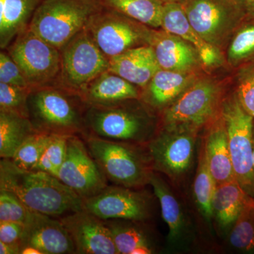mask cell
Returning a JSON list of instances; mask_svg holds the SVG:
<instances>
[{"mask_svg":"<svg viewBox=\"0 0 254 254\" xmlns=\"http://www.w3.org/2000/svg\"><path fill=\"white\" fill-rule=\"evenodd\" d=\"M0 190L14 193L31 211L62 217L83 210V198L58 177L18 168L10 159L0 162Z\"/></svg>","mask_w":254,"mask_h":254,"instance_id":"6da1fadb","label":"cell"},{"mask_svg":"<svg viewBox=\"0 0 254 254\" xmlns=\"http://www.w3.org/2000/svg\"><path fill=\"white\" fill-rule=\"evenodd\" d=\"M140 99L115 104L87 105L85 133L131 144L148 143L156 134V119Z\"/></svg>","mask_w":254,"mask_h":254,"instance_id":"7a4b0ae2","label":"cell"},{"mask_svg":"<svg viewBox=\"0 0 254 254\" xmlns=\"http://www.w3.org/2000/svg\"><path fill=\"white\" fill-rule=\"evenodd\" d=\"M86 107L81 95L61 87L36 88L28 96V119L38 132L84 134Z\"/></svg>","mask_w":254,"mask_h":254,"instance_id":"3957f363","label":"cell"},{"mask_svg":"<svg viewBox=\"0 0 254 254\" xmlns=\"http://www.w3.org/2000/svg\"><path fill=\"white\" fill-rule=\"evenodd\" d=\"M226 94V82L205 73L160 113V128L200 131L220 115Z\"/></svg>","mask_w":254,"mask_h":254,"instance_id":"277c9868","label":"cell"},{"mask_svg":"<svg viewBox=\"0 0 254 254\" xmlns=\"http://www.w3.org/2000/svg\"><path fill=\"white\" fill-rule=\"evenodd\" d=\"M85 143L105 176L115 185L136 189L149 184L154 173L149 155L145 156L131 143L90 135L85 136Z\"/></svg>","mask_w":254,"mask_h":254,"instance_id":"5b68a950","label":"cell"},{"mask_svg":"<svg viewBox=\"0 0 254 254\" xmlns=\"http://www.w3.org/2000/svg\"><path fill=\"white\" fill-rule=\"evenodd\" d=\"M103 7L100 0H43L29 28L60 50Z\"/></svg>","mask_w":254,"mask_h":254,"instance_id":"8992f818","label":"cell"},{"mask_svg":"<svg viewBox=\"0 0 254 254\" xmlns=\"http://www.w3.org/2000/svg\"><path fill=\"white\" fill-rule=\"evenodd\" d=\"M4 50L17 64L31 89L59 87L60 50L36 34L29 26Z\"/></svg>","mask_w":254,"mask_h":254,"instance_id":"52a82bcc","label":"cell"},{"mask_svg":"<svg viewBox=\"0 0 254 254\" xmlns=\"http://www.w3.org/2000/svg\"><path fill=\"white\" fill-rule=\"evenodd\" d=\"M221 115L235 178L247 195L254 198V118L244 109L234 90L225 95Z\"/></svg>","mask_w":254,"mask_h":254,"instance_id":"ba28073f","label":"cell"},{"mask_svg":"<svg viewBox=\"0 0 254 254\" xmlns=\"http://www.w3.org/2000/svg\"><path fill=\"white\" fill-rule=\"evenodd\" d=\"M61 72L59 87L81 95L86 87L109 70L110 59L86 28L60 48Z\"/></svg>","mask_w":254,"mask_h":254,"instance_id":"9c48e42d","label":"cell"},{"mask_svg":"<svg viewBox=\"0 0 254 254\" xmlns=\"http://www.w3.org/2000/svg\"><path fill=\"white\" fill-rule=\"evenodd\" d=\"M182 5L190 25L223 55L234 33L247 19L235 0H187Z\"/></svg>","mask_w":254,"mask_h":254,"instance_id":"30bf717a","label":"cell"},{"mask_svg":"<svg viewBox=\"0 0 254 254\" xmlns=\"http://www.w3.org/2000/svg\"><path fill=\"white\" fill-rule=\"evenodd\" d=\"M85 28L109 59L131 48L149 46L153 30L105 6L92 16Z\"/></svg>","mask_w":254,"mask_h":254,"instance_id":"8fae6325","label":"cell"},{"mask_svg":"<svg viewBox=\"0 0 254 254\" xmlns=\"http://www.w3.org/2000/svg\"><path fill=\"white\" fill-rule=\"evenodd\" d=\"M199 131L190 128H160L148 144L153 170L173 180L182 178L191 168Z\"/></svg>","mask_w":254,"mask_h":254,"instance_id":"7c38bea8","label":"cell"},{"mask_svg":"<svg viewBox=\"0 0 254 254\" xmlns=\"http://www.w3.org/2000/svg\"><path fill=\"white\" fill-rule=\"evenodd\" d=\"M57 177L83 200L108 187L106 177L76 135L68 136L66 156Z\"/></svg>","mask_w":254,"mask_h":254,"instance_id":"4fadbf2b","label":"cell"},{"mask_svg":"<svg viewBox=\"0 0 254 254\" xmlns=\"http://www.w3.org/2000/svg\"><path fill=\"white\" fill-rule=\"evenodd\" d=\"M83 210L103 220L144 221L150 218L149 197L143 192L122 186L107 187L83 200Z\"/></svg>","mask_w":254,"mask_h":254,"instance_id":"5bb4252c","label":"cell"},{"mask_svg":"<svg viewBox=\"0 0 254 254\" xmlns=\"http://www.w3.org/2000/svg\"><path fill=\"white\" fill-rule=\"evenodd\" d=\"M60 219L72 240L76 254H118L105 220L83 209Z\"/></svg>","mask_w":254,"mask_h":254,"instance_id":"9a60e30c","label":"cell"},{"mask_svg":"<svg viewBox=\"0 0 254 254\" xmlns=\"http://www.w3.org/2000/svg\"><path fill=\"white\" fill-rule=\"evenodd\" d=\"M21 247H33L43 254L76 253L69 234L60 219L30 212L20 240Z\"/></svg>","mask_w":254,"mask_h":254,"instance_id":"2e32d148","label":"cell"},{"mask_svg":"<svg viewBox=\"0 0 254 254\" xmlns=\"http://www.w3.org/2000/svg\"><path fill=\"white\" fill-rule=\"evenodd\" d=\"M149 46L162 69L182 72L205 71L198 52L176 35L162 28H153Z\"/></svg>","mask_w":254,"mask_h":254,"instance_id":"e0dca14e","label":"cell"},{"mask_svg":"<svg viewBox=\"0 0 254 254\" xmlns=\"http://www.w3.org/2000/svg\"><path fill=\"white\" fill-rule=\"evenodd\" d=\"M161 28L180 37L193 46L198 52L203 68L207 72L226 64L224 55L207 43L190 25L181 4L164 3Z\"/></svg>","mask_w":254,"mask_h":254,"instance_id":"ac0fdd59","label":"cell"},{"mask_svg":"<svg viewBox=\"0 0 254 254\" xmlns=\"http://www.w3.org/2000/svg\"><path fill=\"white\" fill-rule=\"evenodd\" d=\"M207 71H170L160 68L142 89L141 100L153 111L161 113Z\"/></svg>","mask_w":254,"mask_h":254,"instance_id":"d6986e66","label":"cell"},{"mask_svg":"<svg viewBox=\"0 0 254 254\" xmlns=\"http://www.w3.org/2000/svg\"><path fill=\"white\" fill-rule=\"evenodd\" d=\"M201 149L216 185L236 180L232 166L226 127L221 113L205 127Z\"/></svg>","mask_w":254,"mask_h":254,"instance_id":"ffe728a7","label":"cell"},{"mask_svg":"<svg viewBox=\"0 0 254 254\" xmlns=\"http://www.w3.org/2000/svg\"><path fill=\"white\" fill-rule=\"evenodd\" d=\"M153 48H131L110 59L109 71L143 89L160 69Z\"/></svg>","mask_w":254,"mask_h":254,"instance_id":"44dd1931","label":"cell"},{"mask_svg":"<svg viewBox=\"0 0 254 254\" xmlns=\"http://www.w3.org/2000/svg\"><path fill=\"white\" fill-rule=\"evenodd\" d=\"M141 92L139 87L108 70L93 80L81 97L86 105H106L141 99Z\"/></svg>","mask_w":254,"mask_h":254,"instance_id":"7402d4cb","label":"cell"},{"mask_svg":"<svg viewBox=\"0 0 254 254\" xmlns=\"http://www.w3.org/2000/svg\"><path fill=\"white\" fill-rule=\"evenodd\" d=\"M252 197L237 180L217 185L212 201L213 218L224 233H229Z\"/></svg>","mask_w":254,"mask_h":254,"instance_id":"603a6c76","label":"cell"},{"mask_svg":"<svg viewBox=\"0 0 254 254\" xmlns=\"http://www.w3.org/2000/svg\"><path fill=\"white\" fill-rule=\"evenodd\" d=\"M43 0H0V48L4 50L29 26Z\"/></svg>","mask_w":254,"mask_h":254,"instance_id":"cb8c5ba5","label":"cell"},{"mask_svg":"<svg viewBox=\"0 0 254 254\" xmlns=\"http://www.w3.org/2000/svg\"><path fill=\"white\" fill-rule=\"evenodd\" d=\"M149 185L158 198L162 216L168 226V242L173 245L179 243L185 237L187 230L186 218L181 205L166 182L158 175L153 173Z\"/></svg>","mask_w":254,"mask_h":254,"instance_id":"d4e9b609","label":"cell"},{"mask_svg":"<svg viewBox=\"0 0 254 254\" xmlns=\"http://www.w3.org/2000/svg\"><path fill=\"white\" fill-rule=\"evenodd\" d=\"M36 132L26 117L0 110V157L12 158L20 146Z\"/></svg>","mask_w":254,"mask_h":254,"instance_id":"484cf974","label":"cell"},{"mask_svg":"<svg viewBox=\"0 0 254 254\" xmlns=\"http://www.w3.org/2000/svg\"><path fill=\"white\" fill-rule=\"evenodd\" d=\"M105 7L115 10L152 28H161L162 0H100Z\"/></svg>","mask_w":254,"mask_h":254,"instance_id":"4316f807","label":"cell"},{"mask_svg":"<svg viewBox=\"0 0 254 254\" xmlns=\"http://www.w3.org/2000/svg\"><path fill=\"white\" fill-rule=\"evenodd\" d=\"M225 63L233 70L254 61V18H247L232 36L225 54Z\"/></svg>","mask_w":254,"mask_h":254,"instance_id":"83f0119b","label":"cell"},{"mask_svg":"<svg viewBox=\"0 0 254 254\" xmlns=\"http://www.w3.org/2000/svg\"><path fill=\"white\" fill-rule=\"evenodd\" d=\"M105 221L111 231L118 254H131L138 247H153L148 235L134 224L136 222L125 220Z\"/></svg>","mask_w":254,"mask_h":254,"instance_id":"f1b7e54d","label":"cell"},{"mask_svg":"<svg viewBox=\"0 0 254 254\" xmlns=\"http://www.w3.org/2000/svg\"><path fill=\"white\" fill-rule=\"evenodd\" d=\"M216 187V182L205 161L204 153L203 150L200 149L198 168L193 182V195L197 208L205 220L209 222L213 218L212 201Z\"/></svg>","mask_w":254,"mask_h":254,"instance_id":"f546056e","label":"cell"},{"mask_svg":"<svg viewBox=\"0 0 254 254\" xmlns=\"http://www.w3.org/2000/svg\"><path fill=\"white\" fill-rule=\"evenodd\" d=\"M229 245L237 252L254 254V198H251L228 233Z\"/></svg>","mask_w":254,"mask_h":254,"instance_id":"4dcf8cb0","label":"cell"},{"mask_svg":"<svg viewBox=\"0 0 254 254\" xmlns=\"http://www.w3.org/2000/svg\"><path fill=\"white\" fill-rule=\"evenodd\" d=\"M53 134L36 132L20 146L10 160L18 168L31 170L40 160L49 144Z\"/></svg>","mask_w":254,"mask_h":254,"instance_id":"1f68e13d","label":"cell"},{"mask_svg":"<svg viewBox=\"0 0 254 254\" xmlns=\"http://www.w3.org/2000/svg\"><path fill=\"white\" fill-rule=\"evenodd\" d=\"M234 82L240 104L254 118V61L235 70Z\"/></svg>","mask_w":254,"mask_h":254,"instance_id":"d6a6232c","label":"cell"},{"mask_svg":"<svg viewBox=\"0 0 254 254\" xmlns=\"http://www.w3.org/2000/svg\"><path fill=\"white\" fill-rule=\"evenodd\" d=\"M31 91L29 87L0 83V110L28 118V99Z\"/></svg>","mask_w":254,"mask_h":254,"instance_id":"836d02e7","label":"cell"},{"mask_svg":"<svg viewBox=\"0 0 254 254\" xmlns=\"http://www.w3.org/2000/svg\"><path fill=\"white\" fill-rule=\"evenodd\" d=\"M31 210L16 195L0 190V222H16L24 224Z\"/></svg>","mask_w":254,"mask_h":254,"instance_id":"e575fe53","label":"cell"},{"mask_svg":"<svg viewBox=\"0 0 254 254\" xmlns=\"http://www.w3.org/2000/svg\"><path fill=\"white\" fill-rule=\"evenodd\" d=\"M0 83L29 87L17 64L6 50H1L0 53Z\"/></svg>","mask_w":254,"mask_h":254,"instance_id":"d590c367","label":"cell"},{"mask_svg":"<svg viewBox=\"0 0 254 254\" xmlns=\"http://www.w3.org/2000/svg\"><path fill=\"white\" fill-rule=\"evenodd\" d=\"M68 136V135L53 134L49 144L43 154V156L54 167L57 177L66 156Z\"/></svg>","mask_w":254,"mask_h":254,"instance_id":"8d00e7d4","label":"cell"},{"mask_svg":"<svg viewBox=\"0 0 254 254\" xmlns=\"http://www.w3.org/2000/svg\"><path fill=\"white\" fill-rule=\"evenodd\" d=\"M24 224L16 222H0V242L13 243L20 242Z\"/></svg>","mask_w":254,"mask_h":254,"instance_id":"74e56055","label":"cell"},{"mask_svg":"<svg viewBox=\"0 0 254 254\" xmlns=\"http://www.w3.org/2000/svg\"><path fill=\"white\" fill-rule=\"evenodd\" d=\"M22 247L20 242L13 243H5L0 242V254H21Z\"/></svg>","mask_w":254,"mask_h":254,"instance_id":"f35d334b","label":"cell"},{"mask_svg":"<svg viewBox=\"0 0 254 254\" xmlns=\"http://www.w3.org/2000/svg\"><path fill=\"white\" fill-rule=\"evenodd\" d=\"M247 18H254V0H235Z\"/></svg>","mask_w":254,"mask_h":254,"instance_id":"ab89813d","label":"cell"},{"mask_svg":"<svg viewBox=\"0 0 254 254\" xmlns=\"http://www.w3.org/2000/svg\"><path fill=\"white\" fill-rule=\"evenodd\" d=\"M21 254H43L42 252L38 249L35 248L33 247H23L21 250Z\"/></svg>","mask_w":254,"mask_h":254,"instance_id":"60d3db41","label":"cell"},{"mask_svg":"<svg viewBox=\"0 0 254 254\" xmlns=\"http://www.w3.org/2000/svg\"><path fill=\"white\" fill-rule=\"evenodd\" d=\"M164 3L167 2H173V3H178V4H183L187 0H162Z\"/></svg>","mask_w":254,"mask_h":254,"instance_id":"b9f144b4","label":"cell"},{"mask_svg":"<svg viewBox=\"0 0 254 254\" xmlns=\"http://www.w3.org/2000/svg\"></svg>","mask_w":254,"mask_h":254,"instance_id":"7bdbcfd3","label":"cell"}]
</instances>
